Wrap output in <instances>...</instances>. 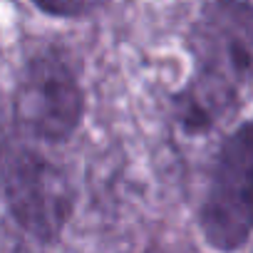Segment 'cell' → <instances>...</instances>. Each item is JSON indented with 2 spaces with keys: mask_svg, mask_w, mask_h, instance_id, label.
I'll list each match as a JSON object with an SVG mask.
<instances>
[{
  "mask_svg": "<svg viewBox=\"0 0 253 253\" xmlns=\"http://www.w3.org/2000/svg\"><path fill=\"white\" fill-rule=\"evenodd\" d=\"M196 77L186 92L184 122L211 124L253 80V3H211L194 30Z\"/></svg>",
  "mask_w": 253,
  "mask_h": 253,
  "instance_id": "cell-1",
  "label": "cell"
},
{
  "mask_svg": "<svg viewBox=\"0 0 253 253\" xmlns=\"http://www.w3.org/2000/svg\"><path fill=\"white\" fill-rule=\"evenodd\" d=\"M216 251H236L253 236V119L221 144L199 216Z\"/></svg>",
  "mask_w": 253,
  "mask_h": 253,
  "instance_id": "cell-2",
  "label": "cell"
},
{
  "mask_svg": "<svg viewBox=\"0 0 253 253\" xmlns=\"http://www.w3.org/2000/svg\"><path fill=\"white\" fill-rule=\"evenodd\" d=\"M82 89L77 75L57 52L38 55L23 72L15 112L25 129L42 142H62L80 124Z\"/></svg>",
  "mask_w": 253,
  "mask_h": 253,
  "instance_id": "cell-3",
  "label": "cell"
},
{
  "mask_svg": "<svg viewBox=\"0 0 253 253\" xmlns=\"http://www.w3.org/2000/svg\"><path fill=\"white\" fill-rule=\"evenodd\" d=\"M5 194L18 221L42 238H52L70 213V189L62 171L30 149L8 157Z\"/></svg>",
  "mask_w": 253,
  "mask_h": 253,
  "instance_id": "cell-4",
  "label": "cell"
},
{
  "mask_svg": "<svg viewBox=\"0 0 253 253\" xmlns=\"http://www.w3.org/2000/svg\"><path fill=\"white\" fill-rule=\"evenodd\" d=\"M40 10L45 13H52V15H80V13H87V10H94L97 5L94 3H65V0H57V3H38Z\"/></svg>",
  "mask_w": 253,
  "mask_h": 253,
  "instance_id": "cell-5",
  "label": "cell"
},
{
  "mask_svg": "<svg viewBox=\"0 0 253 253\" xmlns=\"http://www.w3.org/2000/svg\"><path fill=\"white\" fill-rule=\"evenodd\" d=\"M5 139H8V107L0 94V159L5 157Z\"/></svg>",
  "mask_w": 253,
  "mask_h": 253,
  "instance_id": "cell-6",
  "label": "cell"
}]
</instances>
